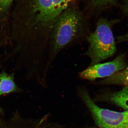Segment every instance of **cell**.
Returning a JSON list of instances; mask_svg holds the SVG:
<instances>
[{"mask_svg":"<svg viewBox=\"0 0 128 128\" xmlns=\"http://www.w3.org/2000/svg\"><path fill=\"white\" fill-rule=\"evenodd\" d=\"M57 17L53 0H17L12 14L14 29L20 32L28 51L48 55L51 31Z\"/></svg>","mask_w":128,"mask_h":128,"instance_id":"6da1fadb","label":"cell"},{"mask_svg":"<svg viewBox=\"0 0 128 128\" xmlns=\"http://www.w3.org/2000/svg\"><path fill=\"white\" fill-rule=\"evenodd\" d=\"M91 32L86 18L76 8L69 7L56 19L51 31L48 50V65L64 48L78 40L86 39Z\"/></svg>","mask_w":128,"mask_h":128,"instance_id":"7a4b0ae2","label":"cell"},{"mask_svg":"<svg viewBox=\"0 0 128 128\" xmlns=\"http://www.w3.org/2000/svg\"><path fill=\"white\" fill-rule=\"evenodd\" d=\"M114 21L101 18L98 21L96 30L86 38L89 47L84 55L90 59L89 66L99 64L109 58L116 51L112 26Z\"/></svg>","mask_w":128,"mask_h":128,"instance_id":"3957f363","label":"cell"},{"mask_svg":"<svg viewBox=\"0 0 128 128\" xmlns=\"http://www.w3.org/2000/svg\"><path fill=\"white\" fill-rule=\"evenodd\" d=\"M79 97L90 112L96 126L100 128H128V111L118 112L100 107L83 86L77 89Z\"/></svg>","mask_w":128,"mask_h":128,"instance_id":"277c9868","label":"cell"},{"mask_svg":"<svg viewBox=\"0 0 128 128\" xmlns=\"http://www.w3.org/2000/svg\"><path fill=\"white\" fill-rule=\"evenodd\" d=\"M128 66L125 54H122L110 62L99 63L89 66L79 73L80 78L94 81L98 78H105Z\"/></svg>","mask_w":128,"mask_h":128,"instance_id":"5b68a950","label":"cell"},{"mask_svg":"<svg viewBox=\"0 0 128 128\" xmlns=\"http://www.w3.org/2000/svg\"><path fill=\"white\" fill-rule=\"evenodd\" d=\"M95 102L103 101L112 102L117 106L128 111V88L124 87L119 91L111 94H100L93 99Z\"/></svg>","mask_w":128,"mask_h":128,"instance_id":"8992f818","label":"cell"},{"mask_svg":"<svg viewBox=\"0 0 128 128\" xmlns=\"http://www.w3.org/2000/svg\"><path fill=\"white\" fill-rule=\"evenodd\" d=\"M102 85H117L128 88V66L125 68L114 73L98 82Z\"/></svg>","mask_w":128,"mask_h":128,"instance_id":"52a82bcc","label":"cell"},{"mask_svg":"<svg viewBox=\"0 0 128 128\" xmlns=\"http://www.w3.org/2000/svg\"><path fill=\"white\" fill-rule=\"evenodd\" d=\"M17 89L13 75L5 72L0 74V96L16 92Z\"/></svg>","mask_w":128,"mask_h":128,"instance_id":"ba28073f","label":"cell"},{"mask_svg":"<svg viewBox=\"0 0 128 128\" xmlns=\"http://www.w3.org/2000/svg\"><path fill=\"white\" fill-rule=\"evenodd\" d=\"M14 0H0V22L6 21Z\"/></svg>","mask_w":128,"mask_h":128,"instance_id":"9c48e42d","label":"cell"},{"mask_svg":"<svg viewBox=\"0 0 128 128\" xmlns=\"http://www.w3.org/2000/svg\"><path fill=\"white\" fill-rule=\"evenodd\" d=\"M92 7L97 10H103L116 4L118 0H89Z\"/></svg>","mask_w":128,"mask_h":128,"instance_id":"30bf717a","label":"cell"},{"mask_svg":"<svg viewBox=\"0 0 128 128\" xmlns=\"http://www.w3.org/2000/svg\"><path fill=\"white\" fill-rule=\"evenodd\" d=\"M74 0H53L54 11L57 17L69 7V6Z\"/></svg>","mask_w":128,"mask_h":128,"instance_id":"8fae6325","label":"cell"},{"mask_svg":"<svg viewBox=\"0 0 128 128\" xmlns=\"http://www.w3.org/2000/svg\"><path fill=\"white\" fill-rule=\"evenodd\" d=\"M117 40L119 42H128V32L117 38Z\"/></svg>","mask_w":128,"mask_h":128,"instance_id":"7c38bea8","label":"cell"},{"mask_svg":"<svg viewBox=\"0 0 128 128\" xmlns=\"http://www.w3.org/2000/svg\"><path fill=\"white\" fill-rule=\"evenodd\" d=\"M122 9L125 13L128 15V0H124L122 6Z\"/></svg>","mask_w":128,"mask_h":128,"instance_id":"4fadbf2b","label":"cell"},{"mask_svg":"<svg viewBox=\"0 0 128 128\" xmlns=\"http://www.w3.org/2000/svg\"><path fill=\"white\" fill-rule=\"evenodd\" d=\"M100 128L97 127L96 126H86V127H82V128Z\"/></svg>","mask_w":128,"mask_h":128,"instance_id":"5bb4252c","label":"cell"},{"mask_svg":"<svg viewBox=\"0 0 128 128\" xmlns=\"http://www.w3.org/2000/svg\"><path fill=\"white\" fill-rule=\"evenodd\" d=\"M2 112V110L0 108V112Z\"/></svg>","mask_w":128,"mask_h":128,"instance_id":"9a60e30c","label":"cell"}]
</instances>
